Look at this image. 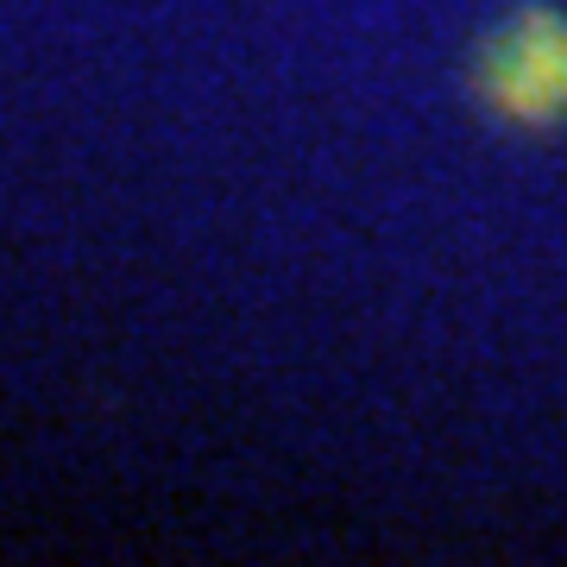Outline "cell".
Masks as SVG:
<instances>
[{"mask_svg": "<svg viewBox=\"0 0 567 567\" xmlns=\"http://www.w3.org/2000/svg\"><path fill=\"white\" fill-rule=\"evenodd\" d=\"M473 102L517 133L567 126V13L529 0L492 25L473 63Z\"/></svg>", "mask_w": 567, "mask_h": 567, "instance_id": "obj_1", "label": "cell"}]
</instances>
